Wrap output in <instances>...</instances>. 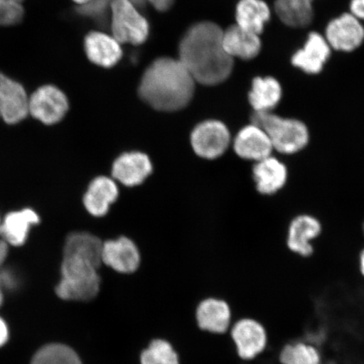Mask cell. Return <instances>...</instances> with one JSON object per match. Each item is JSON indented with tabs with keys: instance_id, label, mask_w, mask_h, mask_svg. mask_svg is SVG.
<instances>
[{
	"instance_id": "8fae6325",
	"label": "cell",
	"mask_w": 364,
	"mask_h": 364,
	"mask_svg": "<svg viewBox=\"0 0 364 364\" xmlns=\"http://www.w3.org/2000/svg\"><path fill=\"white\" fill-rule=\"evenodd\" d=\"M331 53V48L325 36L313 31L309 34L303 48L294 54L291 62L308 75H318L328 61Z\"/></svg>"
},
{
	"instance_id": "e0dca14e",
	"label": "cell",
	"mask_w": 364,
	"mask_h": 364,
	"mask_svg": "<svg viewBox=\"0 0 364 364\" xmlns=\"http://www.w3.org/2000/svg\"><path fill=\"white\" fill-rule=\"evenodd\" d=\"M223 46L232 58H238L243 60L256 58L262 49L260 35L241 28L236 24L223 31Z\"/></svg>"
},
{
	"instance_id": "ac0fdd59",
	"label": "cell",
	"mask_w": 364,
	"mask_h": 364,
	"mask_svg": "<svg viewBox=\"0 0 364 364\" xmlns=\"http://www.w3.org/2000/svg\"><path fill=\"white\" fill-rule=\"evenodd\" d=\"M119 195L115 181L107 176H98L90 182L83 202L86 210L95 217L107 215L111 205Z\"/></svg>"
},
{
	"instance_id": "9c48e42d",
	"label": "cell",
	"mask_w": 364,
	"mask_h": 364,
	"mask_svg": "<svg viewBox=\"0 0 364 364\" xmlns=\"http://www.w3.org/2000/svg\"><path fill=\"white\" fill-rule=\"evenodd\" d=\"M325 38L331 48L336 51L352 52L363 43L364 27L351 13H344L329 22Z\"/></svg>"
},
{
	"instance_id": "5bb4252c",
	"label": "cell",
	"mask_w": 364,
	"mask_h": 364,
	"mask_svg": "<svg viewBox=\"0 0 364 364\" xmlns=\"http://www.w3.org/2000/svg\"><path fill=\"white\" fill-rule=\"evenodd\" d=\"M102 262L118 272H134L140 264L139 249L127 237L106 241L103 243Z\"/></svg>"
},
{
	"instance_id": "603a6c76",
	"label": "cell",
	"mask_w": 364,
	"mask_h": 364,
	"mask_svg": "<svg viewBox=\"0 0 364 364\" xmlns=\"http://www.w3.org/2000/svg\"><path fill=\"white\" fill-rule=\"evenodd\" d=\"M271 18V10L264 0H240L236 6V25L261 35Z\"/></svg>"
},
{
	"instance_id": "52a82bcc",
	"label": "cell",
	"mask_w": 364,
	"mask_h": 364,
	"mask_svg": "<svg viewBox=\"0 0 364 364\" xmlns=\"http://www.w3.org/2000/svg\"><path fill=\"white\" fill-rule=\"evenodd\" d=\"M230 142V133L227 126L217 120L201 122L191 134V144L194 152L207 159H215L223 156Z\"/></svg>"
},
{
	"instance_id": "44dd1931",
	"label": "cell",
	"mask_w": 364,
	"mask_h": 364,
	"mask_svg": "<svg viewBox=\"0 0 364 364\" xmlns=\"http://www.w3.org/2000/svg\"><path fill=\"white\" fill-rule=\"evenodd\" d=\"M103 242L88 232H73L67 236L63 256L83 259L99 268L102 262Z\"/></svg>"
},
{
	"instance_id": "5b68a950",
	"label": "cell",
	"mask_w": 364,
	"mask_h": 364,
	"mask_svg": "<svg viewBox=\"0 0 364 364\" xmlns=\"http://www.w3.org/2000/svg\"><path fill=\"white\" fill-rule=\"evenodd\" d=\"M109 19L112 35L118 43L136 46L146 42L149 22L131 0H112Z\"/></svg>"
},
{
	"instance_id": "7402d4cb",
	"label": "cell",
	"mask_w": 364,
	"mask_h": 364,
	"mask_svg": "<svg viewBox=\"0 0 364 364\" xmlns=\"http://www.w3.org/2000/svg\"><path fill=\"white\" fill-rule=\"evenodd\" d=\"M283 90L279 80L271 76L256 77L248 97L255 112H269L281 101Z\"/></svg>"
},
{
	"instance_id": "7a4b0ae2",
	"label": "cell",
	"mask_w": 364,
	"mask_h": 364,
	"mask_svg": "<svg viewBox=\"0 0 364 364\" xmlns=\"http://www.w3.org/2000/svg\"><path fill=\"white\" fill-rule=\"evenodd\" d=\"M196 81L178 58L156 59L144 71L139 95L157 111L176 112L192 101Z\"/></svg>"
},
{
	"instance_id": "836d02e7",
	"label": "cell",
	"mask_w": 364,
	"mask_h": 364,
	"mask_svg": "<svg viewBox=\"0 0 364 364\" xmlns=\"http://www.w3.org/2000/svg\"><path fill=\"white\" fill-rule=\"evenodd\" d=\"M75 4H78L79 7L86 6V4H88L94 0H73Z\"/></svg>"
},
{
	"instance_id": "d6986e66",
	"label": "cell",
	"mask_w": 364,
	"mask_h": 364,
	"mask_svg": "<svg viewBox=\"0 0 364 364\" xmlns=\"http://www.w3.org/2000/svg\"><path fill=\"white\" fill-rule=\"evenodd\" d=\"M253 179L259 193L263 195H272L284 188L288 170L279 159L268 156L255 164Z\"/></svg>"
},
{
	"instance_id": "d4e9b609",
	"label": "cell",
	"mask_w": 364,
	"mask_h": 364,
	"mask_svg": "<svg viewBox=\"0 0 364 364\" xmlns=\"http://www.w3.org/2000/svg\"><path fill=\"white\" fill-rule=\"evenodd\" d=\"M314 0H276L275 11L286 26L300 28L311 24Z\"/></svg>"
},
{
	"instance_id": "4316f807",
	"label": "cell",
	"mask_w": 364,
	"mask_h": 364,
	"mask_svg": "<svg viewBox=\"0 0 364 364\" xmlns=\"http://www.w3.org/2000/svg\"><path fill=\"white\" fill-rule=\"evenodd\" d=\"M141 364H179V360L169 343L154 340L141 355Z\"/></svg>"
},
{
	"instance_id": "3957f363",
	"label": "cell",
	"mask_w": 364,
	"mask_h": 364,
	"mask_svg": "<svg viewBox=\"0 0 364 364\" xmlns=\"http://www.w3.org/2000/svg\"><path fill=\"white\" fill-rule=\"evenodd\" d=\"M98 268L83 259L63 256L61 280L56 287L58 297L89 301L97 295L101 285Z\"/></svg>"
},
{
	"instance_id": "d6a6232c",
	"label": "cell",
	"mask_w": 364,
	"mask_h": 364,
	"mask_svg": "<svg viewBox=\"0 0 364 364\" xmlns=\"http://www.w3.org/2000/svg\"><path fill=\"white\" fill-rule=\"evenodd\" d=\"M9 253V245L6 241L0 239V267L6 262Z\"/></svg>"
},
{
	"instance_id": "6da1fadb",
	"label": "cell",
	"mask_w": 364,
	"mask_h": 364,
	"mask_svg": "<svg viewBox=\"0 0 364 364\" xmlns=\"http://www.w3.org/2000/svg\"><path fill=\"white\" fill-rule=\"evenodd\" d=\"M223 31L212 21L196 23L186 31L179 44V60L196 83L216 85L231 75L234 59L223 46Z\"/></svg>"
},
{
	"instance_id": "f1b7e54d",
	"label": "cell",
	"mask_w": 364,
	"mask_h": 364,
	"mask_svg": "<svg viewBox=\"0 0 364 364\" xmlns=\"http://www.w3.org/2000/svg\"><path fill=\"white\" fill-rule=\"evenodd\" d=\"M25 0H0V26L20 24L25 16Z\"/></svg>"
},
{
	"instance_id": "277c9868",
	"label": "cell",
	"mask_w": 364,
	"mask_h": 364,
	"mask_svg": "<svg viewBox=\"0 0 364 364\" xmlns=\"http://www.w3.org/2000/svg\"><path fill=\"white\" fill-rule=\"evenodd\" d=\"M252 122L260 126L271 140L273 149L293 154L306 147L309 140L308 127L303 122L282 117L269 112H254Z\"/></svg>"
},
{
	"instance_id": "1f68e13d",
	"label": "cell",
	"mask_w": 364,
	"mask_h": 364,
	"mask_svg": "<svg viewBox=\"0 0 364 364\" xmlns=\"http://www.w3.org/2000/svg\"><path fill=\"white\" fill-rule=\"evenodd\" d=\"M9 339V329L6 322L0 317V348L7 343Z\"/></svg>"
},
{
	"instance_id": "ba28073f",
	"label": "cell",
	"mask_w": 364,
	"mask_h": 364,
	"mask_svg": "<svg viewBox=\"0 0 364 364\" xmlns=\"http://www.w3.org/2000/svg\"><path fill=\"white\" fill-rule=\"evenodd\" d=\"M28 104L24 86L0 72V118L7 124H20L29 115Z\"/></svg>"
},
{
	"instance_id": "7c38bea8",
	"label": "cell",
	"mask_w": 364,
	"mask_h": 364,
	"mask_svg": "<svg viewBox=\"0 0 364 364\" xmlns=\"http://www.w3.org/2000/svg\"><path fill=\"white\" fill-rule=\"evenodd\" d=\"M152 171V163L147 154L134 151L122 154L116 159L112 175L114 180L133 188L142 184Z\"/></svg>"
},
{
	"instance_id": "ffe728a7",
	"label": "cell",
	"mask_w": 364,
	"mask_h": 364,
	"mask_svg": "<svg viewBox=\"0 0 364 364\" xmlns=\"http://www.w3.org/2000/svg\"><path fill=\"white\" fill-rule=\"evenodd\" d=\"M321 232V225L317 218L311 215H299L291 222L288 233L289 248L302 257L313 253L311 241Z\"/></svg>"
},
{
	"instance_id": "e575fe53",
	"label": "cell",
	"mask_w": 364,
	"mask_h": 364,
	"mask_svg": "<svg viewBox=\"0 0 364 364\" xmlns=\"http://www.w3.org/2000/svg\"><path fill=\"white\" fill-rule=\"evenodd\" d=\"M4 286L2 283L1 276H0V306H1V304H3L4 300Z\"/></svg>"
},
{
	"instance_id": "8d00e7d4",
	"label": "cell",
	"mask_w": 364,
	"mask_h": 364,
	"mask_svg": "<svg viewBox=\"0 0 364 364\" xmlns=\"http://www.w3.org/2000/svg\"><path fill=\"white\" fill-rule=\"evenodd\" d=\"M363 232H364V225H363Z\"/></svg>"
},
{
	"instance_id": "30bf717a",
	"label": "cell",
	"mask_w": 364,
	"mask_h": 364,
	"mask_svg": "<svg viewBox=\"0 0 364 364\" xmlns=\"http://www.w3.org/2000/svg\"><path fill=\"white\" fill-rule=\"evenodd\" d=\"M233 148L240 158L256 162L272 156L273 150L266 132L253 122L239 131L234 139Z\"/></svg>"
},
{
	"instance_id": "2e32d148",
	"label": "cell",
	"mask_w": 364,
	"mask_h": 364,
	"mask_svg": "<svg viewBox=\"0 0 364 364\" xmlns=\"http://www.w3.org/2000/svg\"><path fill=\"white\" fill-rule=\"evenodd\" d=\"M240 357L252 359L261 353L267 344L266 331L262 325L250 318H244L236 323L232 329Z\"/></svg>"
},
{
	"instance_id": "8992f818",
	"label": "cell",
	"mask_w": 364,
	"mask_h": 364,
	"mask_svg": "<svg viewBox=\"0 0 364 364\" xmlns=\"http://www.w3.org/2000/svg\"><path fill=\"white\" fill-rule=\"evenodd\" d=\"M70 108L67 95L53 85H44L29 95V115L45 125L61 122Z\"/></svg>"
},
{
	"instance_id": "9a60e30c",
	"label": "cell",
	"mask_w": 364,
	"mask_h": 364,
	"mask_svg": "<svg viewBox=\"0 0 364 364\" xmlns=\"http://www.w3.org/2000/svg\"><path fill=\"white\" fill-rule=\"evenodd\" d=\"M40 218L33 208L7 213L0 223L1 239L12 247H21L26 242L31 228L38 225Z\"/></svg>"
},
{
	"instance_id": "f546056e",
	"label": "cell",
	"mask_w": 364,
	"mask_h": 364,
	"mask_svg": "<svg viewBox=\"0 0 364 364\" xmlns=\"http://www.w3.org/2000/svg\"><path fill=\"white\" fill-rule=\"evenodd\" d=\"M350 11L359 21H364V0H352L350 4Z\"/></svg>"
},
{
	"instance_id": "83f0119b",
	"label": "cell",
	"mask_w": 364,
	"mask_h": 364,
	"mask_svg": "<svg viewBox=\"0 0 364 364\" xmlns=\"http://www.w3.org/2000/svg\"><path fill=\"white\" fill-rule=\"evenodd\" d=\"M282 364H318L320 355L312 346L287 345L280 354Z\"/></svg>"
},
{
	"instance_id": "4fadbf2b",
	"label": "cell",
	"mask_w": 364,
	"mask_h": 364,
	"mask_svg": "<svg viewBox=\"0 0 364 364\" xmlns=\"http://www.w3.org/2000/svg\"><path fill=\"white\" fill-rule=\"evenodd\" d=\"M121 45L112 35L98 31H90L84 41L85 52L89 60L106 68L115 66L121 60Z\"/></svg>"
},
{
	"instance_id": "cb8c5ba5",
	"label": "cell",
	"mask_w": 364,
	"mask_h": 364,
	"mask_svg": "<svg viewBox=\"0 0 364 364\" xmlns=\"http://www.w3.org/2000/svg\"><path fill=\"white\" fill-rule=\"evenodd\" d=\"M197 318L200 328L213 333H224L230 325V309L222 300L208 299L200 304Z\"/></svg>"
},
{
	"instance_id": "d590c367",
	"label": "cell",
	"mask_w": 364,
	"mask_h": 364,
	"mask_svg": "<svg viewBox=\"0 0 364 364\" xmlns=\"http://www.w3.org/2000/svg\"><path fill=\"white\" fill-rule=\"evenodd\" d=\"M360 267L363 275L364 276V250H363L360 256Z\"/></svg>"
},
{
	"instance_id": "74e56055",
	"label": "cell",
	"mask_w": 364,
	"mask_h": 364,
	"mask_svg": "<svg viewBox=\"0 0 364 364\" xmlns=\"http://www.w3.org/2000/svg\"><path fill=\"white\" fill-rule=\"evenodd\" d=\"M0 223H1V220H0Z\"/></svg>"
},
{
	"instance_id": "4dcf8cb0",
	"label": "cell",
	"mask_w": 364,
	"mask_h": 364,
	"mask_svg": "<svg viewBox=\"0 0 364 364\" xmlns=\"http://www.w3.org/2000/svg\"><path fill=\"white\" fill-rule=\"evenodd\" d=\"M145 3L149 2L158 11L165 12L172 7L175 0H144Z\"/></svg>"
},
{
	"instance_id": "484cf974",
	"label": "cell",
	"mask_w": 364,
	"mask_h": 364,
	"mask_svg": "<svg viewBox=\"0 0 364 364\" xmlns=\"http://www.w3.org/2000/svg\"><path fill=\"white\" fill-rule=\"evenodd\" d=\"M31 364H82L77 353L68 346L49 344L38 350Z\"/></svg>"
}]
</instances>
